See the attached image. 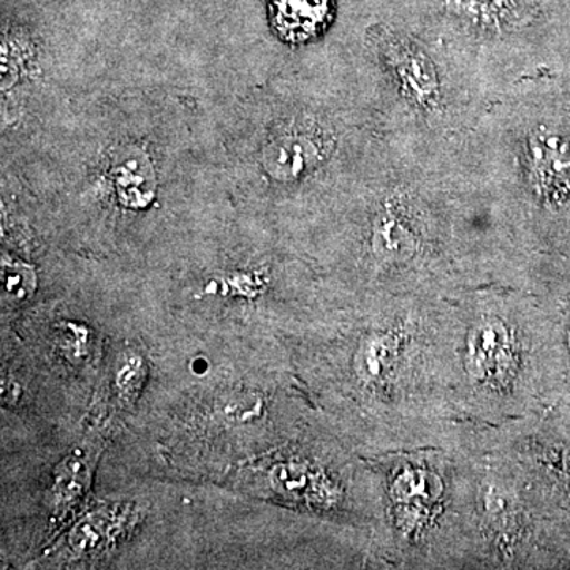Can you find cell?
Wrapping results in <instances>:
<instances>
[{"label": "cell", "mask_w": 570, "mask_h": 570, "mask_svg": "<svg viewBox=\"0 0 570 570\" xmlns=\"http://www.w3.org/2000/svg\"><path fill=\"white\" fill-rule=\"evenodd\" d=\"M360 59L381 135L452 145L494 102L475 67L412 10L367 22Z\"/></svg>", "instance_id": "1"}, {"label": "cell", "mask_w": 570, "mask_h": 570, "mask_svg": "<svg viewBox=\"0 0 570 570\" xmlns=\"http://www.w3.org/2000/svg\"><path fill=\"white\" fill-rule=\"evenodd\" d=\"M336 9V0H268L269 24L284 43L303 47L325 36Z\"/></svg>", "instance_id": "2"}, {"label": "cell", "mask_w": 570, "mask_h": 570, "mask_svg": "<svg viewBox=\"0 0 570 570\" xmlns=\"http://www.w3.org/2000/svg\"><path fill=\"white\" fill-rule=\"evenodd\" d=\"M88 474L85 460L71 456L63 461L62 466L58 469V475H56V502L71 504L77 501L85 493Z\"/></svg>", "instance_id": "3"}, {"label": "cell", "mask_w": 570, "mask_h": 570, "mask_svg": "<svg viewBox=\"0 0 570 570\" xmlns=\"http://www.w3.org/2000/svg\"><path fill=\"white\" fill-rule=\"evenodd\" d=\"M3 294L13 299H24L33 294L36 275L32 268L20 262L3 261L2 265Z\"/></svg>", "instance_id": "4"}, {"label": "cell", "mask_w": 570, "mask_h": 570, "mask_svg": "<svg viewBox=\"0 0 570 570\" xmlns=\"http://www.w3.org/2000/svg\"><path fill=\"white\" fill-rule=\"evenodd\" d=\"M110 517L91 515L82 520L69 535L70 546L77 551L94 549L102 542L105 527L110 524Z\"/></svg>", "instance_id": "5"}, {"label": "cell", "mask_w": 570, "mask_h": 570, "mask_svg": "<svg viewBox=\"0 0 570 570\" xmlns=\"http://www.w3.org/2000/svg\"><path fill=\"white\" fill-rule=\"evenodd\" d=\"M145 363L140 356H132L124 363L119 370L118 377H116V387L119 390V395L122 397H134L135 393L141 389L142 381H145Z\"/></svg>", "instance_id": "6"}, {"label": "cell", "mask_w": 570, "mask_h": 570, "mask_svg": "<svg viewBox=\"0 0 570 570\" xmlns=\"http://www.w3.org/2000/svg\"><path fill=\"white\" fill-rule=\"evenodd\" d=\"M58 341L59 346L67 355L80 358L88 348V330L82 325L73 324V322H66L59 328Z\"/></svg>", "instance_id": "7"}]
</instances>
